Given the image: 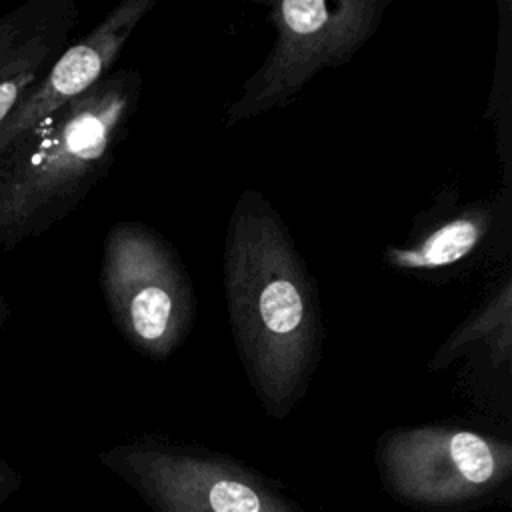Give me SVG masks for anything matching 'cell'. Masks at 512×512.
Returning a JSON list of instances; mask_svg holds the SVG:
<instances>
[{"instance_id":"1","label":"cell","mask_w":512,"mask_h":512,"mask_svg":"<svg viewBox=\"0 0 512 512\" xmlns=\"http://www.w3.org/2000/svg\"><path fill=\"white\" fill-rule=\"evenodd\" d=\"M224 294L252 390L270 416H288L322 358L324 322L316 282L260 190H244L228 218Z\"/></svg>"},{"instance_id":"3","label":"cell","mask_w":512,"mask_h":512,"mask_svg":"<svg viewBox=\"0 0 512 512\" xmlns=\"http://www.w3.org/2000/svg\"><path fill=\"white\" fill-rule=\"evenodd\" d=\"M390 0H282L270 4L274 42L222 114L224 128L288 104L320 70L338 68L374 36Z\"/></svg>"},{"instance_id":"13","label":"cell","mask_w":512,"mask_h":512,"mask_svg":"<svg viewBox=\"0 0 512 512\" xmlns=\"http://www.w3.org/2000/svg\"><path fill=\"white\" fill-rule=\"evenodd\" d=\"M10 312H12V308H10L8 298H6L4 294H0V332H2V328L8 324Z\"/></svg>"},{"instance_id":"2","label":"cell","mask_w":512,"mask_h":512,"mask_svg":"<svg viewBox=\"0 0 512 512\" xmlns=\"http://www.w3.org/2000/svg\"><path fill=\"white\" fill-rule=\"evenodd\" d=\"M140 92L136 70H110L0 152V252L44 234L96 188L128 134Z\"/></svg>"},{"instance_id":"11","label":"cell","mask_w":512,"mask_h":512,"mask_svg":"<svg viewBox=\"0 0 512 512\" xmlns=\"http://www.w3.org/2000/svg\"><path fill=\"white\" fill-rule=\"evenodd\" d=\"M48 0H30L0 16V68L42 16Z\"/></svg>"},{"instance_id":"12","label":"cell","mask_w":512,"mask_h":512,"mask_svg":"<svg viewBox=\"0 0 512 512\" xmlns=\"http://www.w3.org/2000/svg\"><path fill=\"white\" fill-rule=\"evenodd\" d=\"M22 484V476L16 472L12 464L0 458V502H4L10 494H14Z\"/></svg>"},{"instance_id":"4","label":"cell","mask_w":512,"mask_h":512,"mask_svg":"<svg viewBox=\"0 0 512 512\" xmlns=\"http://www.w3.org/2000/svg\"><path fill=\"white\" fill-rule=\"evenodd\" d=\"M100 286L114 326L146 358H168L194 326L192 282L170 242L146 224L108 230Z\"/></svg>"},{"instance_id":"10","label":"cell","mask_w":512,"mask_h":512,"mask_svg":"<svg viewBox=\"0 0 512 512\" xmlns=\"http://www.w3.org/2000/svg\"><path fill=\"white\" fill-rule=\"evenodd\" d=\"M470 352H478L492 370H508L512 362V282L508 276L440 344L428 368L442 370Z\"/></svg>"},{"instance_id":"8","label":"cell","mask_w":512,"mask_h":512,"mask_svg":"<svg viewBox=\"0 0 512 512\" xmlns=\"http://www.w3.org/2000/svg\"><path fill=\"white\" fill-rule=\"evenodd\" d=\"M508 188L498 198H482L464 206L430 210L418 222L404 244L382 252L386 266L404 274L432 278L464 272L496 244L500 228H508Z\"/></svg>"},{"instance_id":"9","label":"cell","mask_w":512,"mask_h":512,"mask_svg":"<svg viewBox=\"0 0 512 512\" xmlns=\"http://www.w3.org/2000/svg\"><path fill=\"white\" fill-rule=\"evenodd\" d=\"M76 20L78 10L72 0L46 2L34 28L0 68V126L66 48Z\"/></svg>"},{"instance_id":"5","label":"cell","mask_w":512,"mask_h":512,"mask_svg":"<svg viewBox=\"0 0 512 512\" xmlns=\"http://www.w3.org/2000/svg\"><path fill=\"white\" fill-rule=\"evenodd\" d=\"M378 466L398 498L420 506H456L510 476L512 446L458 426L398 428L380 438Z\"/></svg>"},{"instance_id":"6","label":"cell","mask_w":512,"mask_h":512,"mask_svg":"<svg viewBox=\"0 0 512 512\" xmlns=\"http://www.w3.org/2000/svg\"><path fill=\"white\" fill-rule=\"evenodd\" d=\"M154 512H300L260 476L218 454L168 444H126L100 456Z\"/></svg>"},{"instance_id":"7","label":"cell","mask_w":512,"mask_h":512,"mask_svg":"<svg viewBox=\"0 0 512 512\" xmlns=\"http://www.w3.org/2000/svg\"><path fill=\"white\" fill-rule=\"evenodd\" d=\"M154 6L156 0H122L84 38L66 46L0 126V152L100 82Z\"/></svg>"}]
</instances>
